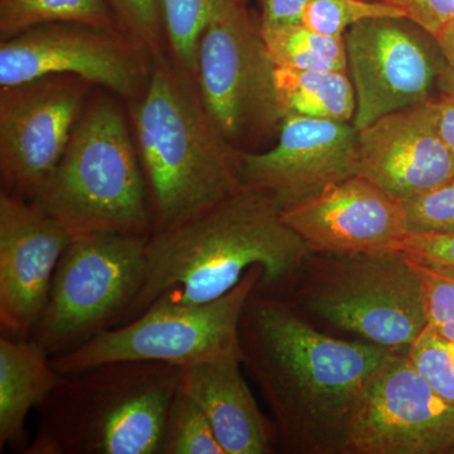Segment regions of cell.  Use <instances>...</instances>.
Returning a JSON list of instances; mask_svg holds the SVG:
<instances>
[{
	"mask_svg": "<svg viewBox=\"0 0 454 454\" xmlns=\"http://www.w3.org/2000/svg\"><path fill=\"white\" fill-rule=\"evenodd\" d=\"M243 364L289 453L348 454L358 399L391 351L319 333L279 298L250 295L240 325Z\"/></svg>",
	"mask_w": 454,
	"mask_h": 454,
	"instance_id": "obj_1",
	"label": "cell"
},
{
	"mask_svg": "<svg viewBox=\"0 0 454 454\" xmlns=\"http://www.w3.org/2000/svg\"><path fill=\"white\" fill-rule=\"evenodd\" d=\"M310 254L283 220L276 200L244 186L208 210L149 236L145 283L118 325L157 301L217 300L253 267L262 269L260 291L278 289L300 276Z\"/></svg>",
	"mask_w": 454,
	"mask_h": 454,
	"instance_id": "obj_2",
	"label": "cell"
},
{
	"mask_svg": "<svg viewBox=\"0 0 454 454\" xmlns=\"http://www.w3.org/2000/svg\"><path fill=\"white\" fill-rule=\"evenodd\" d=\"M127 109L153 232L178 225L244 187L243 152L212 121L195 74L172 57L154 59L145 92Z\"/></svg>",
	"mask_w": 454,
	"mask_h": 454,
	"instance_id": "obj_3",
	"label": "cell"
},
{
	"mask_svg": "<svg viewBox=\"0 0 454 454\" xmlns=\"http://www.w3.org/2000/svg\"><path fill=\"white\" fill-rule=\"evenodd\" d=\"M182 367L119 361L70 373L40 406L25 454H160Z\"/></svg>",
	"mask_w": 454,
	"mask_h": 454,
	"instance_id": "obj_4",
	"label": "cell"
},
{
	"mask_svg": "<svg viewBox=\"0 0 454 454\" xmlns=\"http://www.w3.org/2000/svg\"><path fill=\"white\" fill-rule=\"evenodd\" d=\"M31 202L73 236L153 234L145 176L121 98L92 91L52 177Z\"/></svg>",
	"mask_w": 454,
	"mask_h": 454,
	"instance_id": "obj_5",
	"label": "cell"
},
{
	"mask_svg": "<svg viewBox=\"0 0 454 454\" xmlns=\"http://www.w3.org/2000/svg\"><path fill=\"white\" fill-rule=\"evenodd\" d=\"M301 273L307 309L382 348L408 352L428 325L422 279L403 253H312Z\"/></svg>",
	"mask_w": 454,
	"mask_h": 454,
	"instance_id": "obj_6",
	"label": "cell"
},
{
	"mask_svg": "<svg viewBox=\"0 0 454 454\" xmlns=\"http://www.w3.org/2000/svg\"><path fill=\"white\" fill-rule=\"evenodd\" d=\"M262 278V268H250L235 288L205 303L154 301L136 318L52 357L53 366L70 373L119 361L187 367L223 357L243 360L241 318Z\"/></svg>",
	"mask_w": 454,
	"mask_h": 454,
	"instance_id": "obj_7",
	"label": "cell"
},
{
	"mask_svg": "<svg viewBox=\"0 0 454 454\" xmlns=\"http://www.w3.org/2000/svg\"><path fill=\"white\" fill-rule=\"evenodd\" d=\"M149 236H73L31 339L51 357L116 327L145 283Z\"/></svg>",
	"mask_w": 454,
	"mask_h": 454,
	"instance_id": "obj_8",
	"label": "cell"
},
{
	"mask_svg": "<svg viewBox=\"0 0 454 454\" xmlns=\"http://www.w3.org/2000/svg\"><path fill=\"white\" fill-rule=\"evenodd\" d=\"M276 65L268 55L259 14L249 5L212 22L200 37L195 77L217 129L243 153L264 151L279 137Z\"/></svg>",
	"mask_w": 454,
	"mask_h": 454,
	"instance_id": "obj_9",
	"label": "cell"
},
{
	"mask_svg": "<svg viewBox=\"0 0 454 454\" xmlns=\"http://www.w3.org/2000/svg\"><path fill=\"white\" fill-rule=\"evenodd\" d=\"M154 59L148 47L116 27L46 23L2 41L0 88L73 74L128 104L145 92Z\"/></svg>",
	"mask_w": 454,
	"mask_h": 454,
	"instance_id": "obj_10",
	"label": "cell"
},
{
	"mask_svg": "<svg viewBox=\"0 0 454 454\" xmlns=\"http://www.w3.org/2000/svg\"><path fill=\"white\" fill-rule=\"evenodd\" d=\"M95 89L73 74H47L0 88L3 191L27 201L40 195Z\"/></svg>",
	"mask_w": 454,
	"mask_h": 454,
	"instance_id": "obj_11",
	"label": "cell"
},
{
	"mask_svg": "<svg viewBox=\"0 0 454 454\" xmlns=\"http://www.w3.org/2000/svg\"><path fill=\"white\" fill-rule=\"evenodd\" d=\"M345 41L357 130L434 97L446 62L434 37L408 18L363 20L346 32Z\"/></svg>",
	"mask_w": 454,
	"mask_h": 454,
	"instance_id": "obj_12",
	"label": "cell"
},
{
	"mask_svg": "<svg viewBox=\"0 0 454 454\" xmlns=\"http://www.w3.org/2000/svg\"><path fill=\"white\" fill-rule=\"evenodd\" d=\"M454 448V404L408 352L391 351L366 382L349 427L348 454H443Z\"/></svg>",
	"mask_w": 454,
	"mask_h": 454,
	"instance_id": "obj_13",
	"label": "cell"
},
{
	"mask_svg": "<svg viewBox=\"0 0 454 454\" xmlns=\"http://www.w3.org/2000/svg\"><path fill=\"white\" fill-rule=\"evenodd\" d=\"M354 122L286 116L270 148L243 153L244 186L273 197L282 211L358 175Z\"/></svg>",
	"mask_w": 454,
	"mask_h": 454,
	"instance_id": "obj_14",
	"label": "cell"
},
{
	"mask_svg": "<svg viewBox=\"0 0 454 454\" xmlns=\"http://www.w3.org/2000/svg\"><path fill=\"white\" fill-rule=\"evenodd\" d=\"M282 215L316 254L395 253L411 232L404 203L360 175L328 184Z\"/></svg>",
	"mask_w": 454,
	"mask_h": 454,
	"instance_id": "obj_15",
	"label": "cell"
},
{
	"mask_svg": "<svg viewBox=\"0 0 454 454\" xmlns=\"http://www.w3.org/2000/svg\"><path fill=\"white\" fill-rule=\"evenodd\" d=\"M71 240L73 235L35 203L0 191L3 336L31 339Z\"/></svg>",
	"mask_w": 454,
	"mask_h": 454,
	"instance_id": "obj_16",
	"label": "cell"
},
{
	"mask_svg": "<svg viewBox=\"0 0 454 454\" xmlns=\"http://www.w3.org/2000/svg\"><path fill=\"white\" fill-rule=\"evenodd\" d=\"M358 175L400 201L454 177V157L439 137L430 100L358 130Z\"/></svg>",
	"mask_w": 454,
	"mask_h": 454,
	"instance_id": "obj_17",
	"label": "cell"
},
{
	"mask_svg": "<svg viewBox=\"0 0 454 454\" xmlns=\"http://www.w3.org/2000/svg\"><path fill=\"white\" fill-rule=\"evenodd\" d=\"M241 364L223 357L182 367L179 389L201 409L226 454L273 453L276 427L260 411Z\"/></svg>",
	"mask_w": 454,
	"mask_h": 454,
	"instance_id": "obj_18",
	"label": "cell"
},
{
	"mask_svg": "<svg viewBox=\"0 0 454 454\" xmlns=\"http://www.w3.org/2000/svg\"><path fill=\"white\" fill-rule=\"evenodd\" d=\"M52 357L32 339H0V448L25 452L26 422L59 384Z\"/></svg>",
	"mask_w": 454,
	"mask_h": 454,
	"instance_id": "obj_19",
	"label": "cell"
},
{
	"mask_svg": "<svg viewBox=\"0 0 454 454\" xmlns=\"http://www.w3.org/2000/svg\"><path fill=\"white\" fill-rule=\"evenodd\" d=\"M274 82L284 119L354 122L356 92L348 73L276 67Z\"/></svg>",
	"mask_w": 454,
	"mask_h": 454,
	"instance_id": "obj_20",
	"label": "cell"
},
{
	"mask_svg": "<svg viewBox=\"0 0 454 454\" xmlns=\"http://www.w3.org/2000/svg\"><path fill=\"white\" fill-rule=\"evenodd\" d=\"M262 33L276 67L348 73L345 35H324L303 23L262 29Z\"/></svg>",
	"mask_w": 454,
	"mask_h": 454,
	"instance_id": "obj_21",
	"label": "cell"
},
{
	"mask_svg": "<svg viewBox=\"0 0 454 454\" xmlns=\"http://www.w3.org/2000/svg\"><path fill=\"white\" fill-rule=\"evenodd\" d=\"M250 0H160L167 49L182 67L195 74L196 51L203 31L215 20Z\"/></svg>",
	"mask_w": 454,
	"mask_h": 454,
	"instance_id": "obj_22",
	"label": "cell"
},
{
	"mask_svg": "<svg viewBox=\"0 0 454 454\" xmlns=\"http://www.w3.org/2000/svg\"><path fill=\"white\" fill-rule=\"evenodd\" d=\"M52 22L118 28L104 0H0V41Z\"/></svg>",
	"mask_w": 454,
	"mask_h": 454,
	"instance_id": "obj_23",
	"label": "cell"
},
{
	"mask_svg": "<svg viewBox=\"0 0 454 454\" xmlns=\"http://www.w3.org/2000/svg\"><path fill=\"white\" fill-rule=\"evenodd\" d=\"M160 454H226L206 415L181 389L167 414Z\"/></svg>",
	"mask_w": 454,
	"mask_h": 454,
	"instance_id": "obj_24",
	"label": "cell"
},
{
	"mask_svg": "<svg viewBox=\"0 0 454 454\" xmlns=\"http://www.w3.org/2000/svg\"><path fill=\"white\" fill-rule=\"evenodd\" d=\"M384 17L405 16L400 9L375 0H309L301 23L313 31L343 37L363 20Z\"/></svg>",
	"mask_w": 454,
	"mask_h": 454,
	"instance_id": "obj_25",
	"label": "cell"
},
{
	"mask_svg": "<svg viewBox=\"0 0 454 454\" xmlns=\"http://www.w3.org/2000/svg\"><path fill=\"white\" fill-rule=\"evenodd\" d=\"M408 356L433 389L454 404V340L427 325L409 348Z\"/></svg>",
	"mask_w": 454,
	"mask_h": 454,
	"instance_id": "obj_26",
	"label": "cell"
},
{
	"mask_svg": "<svg viewBox=\"0 0 454 454\" xmlns=\"http://www.w3.org/2000/svg\"><path fill=\"white\" fill-rule=\"evenodd\" d=\"M116 26L151 50L155 59L169 55L160 0H104Z\"/></svg>",
	"mask_w": 454,
	"mask_h": 454,
	"instance_id": "obj_27",
	"label": "cell"
},
{
	"mask_svg": "<svg viewBox=\"0 0 454 454\" xmlns=\"http://www.w3.org/2000/svg\"><path fill=\"white\" fill-rule=\"evenodd\" d=\"M409 260L422 279L428 325L454 340V268Z\"/></svg>",
	"mask_w": 454,
	"mask_h": 454,
	"instance_id": "obj_28",
	"label": "cell"
},
{
	"mask_svg": "<svg viewBox=\"0 0 454 454\" xmlns=\"http://www.w3.org/2000/svg\"><path fill=\"white\" fill-rule=\"evenodd\" d=\"M409 231L454 232V177L444 184L403 201Z\"/></svg>",
	"mask_w": 454,
	"mask_h": 454,
	"instance_id": "obj_29",
	"label": "cell"
},
{
	"mask_svg": "<svg viewBox=\"0 0 454 454\" xmlns=\"http://www.w3.org/2000/svg\"><path fill=\"white\" fill-rule=\"evenodd\" d=\"M397 252L427 264L454 268V232H409Z\"/></svg>",
	"mask_w": 454,
	"mask_h": 454,
	"instance_id": "obj_30",
	"label": "cell"
},
{
	"mask_svg": "<svg viewBox=\"0 0 454 454\" xmlns=\"http://www.w3.org/2000/svg\"><path fill=\"white\" fill-rule=\"evenodd\" d=\"M393 5L405 18L434 35L447 20L454 17V0H375Z\"/></svg>",
	"mask_w": 454,
	"mask_h": 454,
	"instance_id": "obj_31",
	"label": "cell"
},
{
	"mask_svg": "<svg viewBox=\"0 0 454 454\" xmlns=\"http://www.w3.org/2000/svg\"><path fill=\"white\" fill-rule=\"evenodd\" d=\"M262 29L301 23L309 0H256Z\"/></svg>",
	"mask_w": 454,
	"mask_h": 454,
	"instance_id": "obj_32",
	"label": "cell"
},
{
	"mask_svg": "<svg viewBox=\"0 0 454 454\" xmlns=\"http://www.w3.org/2000/svg\"><path fill=\"white\" fill-rule=\"evenodd\" d=\"M430 106L439 137L454 157V90L430 98Z\"/></svg>",
	"mask_w": 454,
	"mask_h": 454,
	"instance_id": "obj_33",
	"label": "cell"
},
{
	"mask_svg": "<svg viewBox=\"0 0 454 454\" xmlns=\"http://www.w3.org/2000/svg\"><path fill=\"white\" fill-rule=\"evenodd\" d=\"M433 37L437 42L446 62V71L439 82V90L452 91L454 90V17L447 20Z\"/></svg>",
	"mask_w": 454,
	"mask_h": 454,
	"instance_id": "obj_34",
	"label": "cell"
},
{
	"mask_svg": "<svg viewBox=\"0 0 454 454\" xmlns=\"http://www.w3.org/2000/svg\"><path fill=\"white\" fill-rule=\"evenodd\" d=\"M452 453L454 454V448H453Z\"/></svg>",
	"mask_w": 454,
	"mask_h": 454,
	"instance_id": "obj_35",
	"label": "cell"
}]
</instances>
